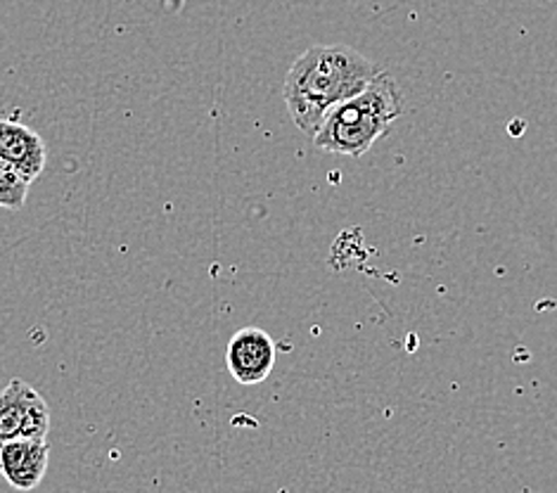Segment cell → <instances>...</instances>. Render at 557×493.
<instances>
[{"instance_id": "2", "label": "cell", "mask_w": 557, "mask_h": 493, "mask_svg": "<svg viewBox=\"0 0 557 493\" xmlns=\"http://www.w3.org/2000/svg\"><path fill=\"white\" fill-rule=\"evenodd\" d=\"M406 100L389 72H380L358 96L325 116L313 136L318 150L342 157H363L387 136L392 124L404 114Z\"/></svg>"}, {"instance_id": "7", "label": "cell", "mask_w": 557, "mask_h": 493, "mask_svg": "<svg viewBox=\"0 0 557 493\" xmlns=\"http://www.w3.org/2000/svg\"><path fill=\"white\" fill-rule=\"evenodd\" d=\"M29 188L32 183L26 181L20 171H15L0 159V209H24L26 197H29Z\"/></svg>"}, {"instance_id": "3", "label": "cell", "mask_w": 557, "mask_h": 493, "mask_svg": "<svg viewBox=\"0 0 557 493\" xmlns=\"http://www.w3.org/2000/svg\"><path fill=\"white\" fill-rule=\"evenodd\" d=\"M50 432V408L29 382L20 378L0 392V446L15 439H46Z\"/></svg>"}, {"instance_id": "1", "label": "cell", "mask_w": 557, "mask_h": 493, "mask_svg": "<svg viewBox=\"0 0 557 493\" xmlns=\"http://www.w3.org/2000/svg\"><path fill=\"white\" fill-rule=\"evenodd\" d=\"M382 70L351 46H313L287 72L283 96L292 122L315 136L337 104L358 96Z\"/></svg>"}, {"instance_id": "6", "label": "cell", "mask_w": 557, "mask_h": 493, "mask_svg": "<svg viewBox=\"0 0 557 493\" xmlns=\"http://www.w3.org/2000/svg\"><path fill=\"white\" fill-rule=\"evenodd\" d=\"M0 159L34 183L48 162L46 140L29 126L12 119H0Z\"/></svg>"}, {"instance_id": "5", "label": "cell", "mask_w": 557, "mask_h": 493, "mask_svg": "<svg viewBox=\"0 0 557 493\" xmlns=\"http://www.w3.org/2000/svg\"><path fill=\"white\" fill-rule=\"evenodd\" d=\"M50 463L46 439H15L0 446V477L20 491L29 493L44 482Z\"/></svg>"}, {"instance_id": "4", "label": "cell", "mask_w": 557, "mask_h": 493, "mask_svg": "<svg viewBox=\"0 0 557 493\" xmlns=\"http://www.w3.org/2000/svg\"><path fill=\"white\" fill-rule=\"evenodd\" d=\"M225 366L240 384H261L275 368V342L261 328H243L228 342Z\"/></svg>"}]
</instances>
